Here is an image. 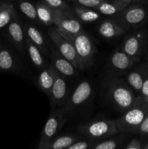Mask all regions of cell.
I'll return each mask as SVG.
<instances>
[{"label": "cell", "mask_w": 148, "mask_h": 149, "mask_svg": "<svg viewBox=\"0 0 148 149\" xmlns=\"http://www.w3.org/2000/svg\"><path fill=\"white\" fill-rule=\"evenodd\" d=\"M102 92L104 99L120 114L134 104L137 96L123 77L106 76L102 83Z\"/></svg>", "instance_id": "1"}, {"label": "cell", "mask_w": 148, "mask_h": 149, "mask_svg": "<svg viewBox=\"0 0 148 149\" xmlns=\"http://www.w3.org/2000/svg\"><path fill=\"white\" fill-rule=\"evenodd\" d=\"M57 29V28H56ZM64 38L69 41L75 48L80 63V70H86L94 64L97 47L92 38L84 31L78 33H71L57 29Z\"/></svg>", "instance_id": "2"}, {"label": "cell", "mask_w": 148, "mask_h": 149, "mask_svg": "<svg viewBox=\"0 0 148 149\" xmlns=\"http://www.w3.org/2000/svg\"><path fill=\"white\" fill-rule=\"evenodd\" d=\"M147 115L148 103L140 95H138L134 104L115 119L119 132L128 135L136 134Z\"/></svg>", "instance_id": "3"}, {"label": "cell", "mask_w": 148, "mask_h": 149, "mask_svg": "<svg viewBox=\"0 0 148 149\" xmlns=\"http://www.w3.org/2000/svg\"><path fill=\"white\" fill-rule=\"evenodd\" d=\"M76 130L84 138L95 141H102L119 133L115 119L105 118L81 124L77 127Z\"/></svg>", "instance_id": "4"}, {"label": "cell", "mask_w": 148, "mask_h": 149, "mask_svg": "<svg viewBox=\"0 0 148 149\" xmlns=\"http://www.w3.org/2000/svg\"><path fill=\"white\" fill-rule=\"evenodd\" d=\"M112 17L127 31L136 30L145 26L148 21V4L145 1L134 3Z\"/></svg>", "instance_id": "5"}, {"label": "cell", "mask_w": 148, "mask_h": 149, "mask_svg": "<svg viewBox=\"0 0 148 149\" xmlns=\"http://www.w3.org/2000/svg\"><path fill=\"white\" fill-rule=\"evenodd\" d=\"M148 42V28L145 26L128 31L123 37L120 49L129 56L141 60L145 55Z\"/></svg>", "instance_id": "6"}, {"label": "cell", "mask_w": 148, "mask_h": 149, "mask_svg": "<svg viewBox=\"0 0 148 149\" xmlns=\"http://www.w3.org/2000/svg\"><path fill=\"white\" fill-rule=\"evenodd\" d=\"M140 61L129 56L119 46L109 57L105 67L106 76L123 77Z\"/></svg>", "instance_id": "7"}, {"label": "cell", "mask_w": 148, "mask_h": 149, "mask_svg": "<svg viewBox=\"0 0 148 149\" xmlns=\"http://www.w3.org/2000/svg\"><path fill=\"white\" fill-rule=\"evenodd\" d=\"M93 86L89 80L84 79L80 81L69 95L66 103L62 108L67 116L69 117L73 112L85 106L93 97Z\"/></svg>", "instance_id": "8"}, {"label": "cell", "mask_w": 148, "mask_h": 149, "mask_svg": "<svg viewBox=\"0 0 148 149\" xmlns=\"http://www.w3.org/2000/svg\"><path fill=\"white\" fill-rule=\"evenodd\" d=\"M68 117L62 109H52L49 118L41 133L40 139L38 144V149H43L53 138L57 135L61 128L68 121Z\"/></svg>", "instance_id": "9"}, {"label": "cell", "mask_w": 148, "mask_h": 149, "mask_svg": "<svg viewBox=\"0 0 148 149\" xmlns=\"http://www.w3.org/2000/svg\"><path fill=\"white\" fill-rule=\"evenodd\" d=\"M47 32L49 39L56 47L59 53L63 55L70 62L72 63L77 69H79V61H78L75 48L73 46L72 44L69 41L67 40L65 38H64L57 30L56 28L50 26L48 28Z\"/></svg>", "instance_id": "10"}, {"label": "cell", "mask_w": 148, "mask_h": 149, "mask_svg": "<svg viewBox=\"0 0 148 149\" xmlns=\"http://www.w3.org/2000/svg\"><path fill=\"white\" fill-rule=\"evenodd\" d=\"M54 23L57 29L71 33L84 31L82 23L69 10H54Z\"/></svg>", "instance_id": "11"}, {"label": "cell", "mask_w": 148, "mask_h": 149, "mask_svg": "<svg viewBox=\"0 0 148 149\" xmlns=\"http://www.w3.org/2000/svg\"><path fill=\"white\" fill-rule=\"evenodd\" d=\"M5 28L7 29V35L10 42L20 55H24L26 52V36L23 23L20 21L18 15L15 16Z\"/></svg>", "instance_id": "12"}, {"label": "cell", "mask_w": 148, "mask_h": 149, "mask_svg": "<svg viewBox=\"0 0 148 149\" xmlns=\"http://www.w3.org/2000/svg\"><path fill=\"white\" fill-rule=\"evenodd\" d=\"M49 57L51 65L59 74L65 77H75L77 74V68L72 63L59 53L52 42L49 44Z\"/></svg>", "instance_id": "13"}, {"label": "cell", "mask_w": 148, "mask_h": 149, "mask_svg": "<svg viewBox=\"0 0 148 149\" xmlns=\"http://www.w3.org/2000/svg\"><path fill=\"white\" fill-rule=\"evenodd\" d=\"M69 96L68 87L65 77L57 73L49 97L52 109H62L66 103Z\"/></svg>", "instance_id": "14"}, {"label": "cell", "mask_w": 148, "mask_h": 149, "mask_svg": "<svg viewBox=\"0 0 148 149\" xmlns=\"http://www.w3.org/2000/svg\"><path fill=\"white\" fill-rule=\"evenodd\" d=\"M147 74L148 65L145 62L137 65L136 64L123 76V78L126 80L133 93L138 95L140 94L142 84Z\"/></svg>", "instance_id": "15"}, {"label": "cell", "mask_w": 148, "mask_h": 149, "mask_svg": "<svg viewBox=\"0 0 148 149\" xmlns=\"http://www.w3.org/2000/svg\"><path fill=\"white\" fill-rule=\"evenodd\" d=\"M97 32L103 39L112 40L124 36L128 31L114 17H109L100 22L97 26Z\"/></svg>", "instance_id": "16"}, {"label": "cell", "mask_w": 148, "mask_h": 149, "mask_svg": "<svg viewBox=\"0 0 148 149\" xmlns=\"http://www.w3.org/2000/svg\"><path fill=\"white\" fill-rule=\"evenodd\" d=\"M25 36L38 47L44 55H49V44L38 25L30 21L23 23Z\"/></svg>", "instance_id": "17"}, {"label": "cell", "mask_w": 148, "mask_h": 149, "mask_svg": "<svg viewBox=\"0 0 148 149\" xmlns=\"http://www.w3.org/2000/svg\"><path fill=\"white\" fill-rule=\"evenodd\" d=\"M57 75V71L52 65H48L44 68L41 70L36 79V84L39 90L49 96L56 79Z\"/></svg>", "instance_id": "18"}, {"label": "cell", "mask_w": 148, "mask_h": 149, "mask_svg": "<svg viewBox=\"0 0 148 149\" xmlns=\"http://www.w3.org/2000/svg\"><path fill=\"white\" fill-rule=\"evenodd\" d=\"M19 65L18 58L12 50L5 46L0 47V71L15 73Z\"/></svg>", "instance_id": "19"}, {"label": "cell", "mask_w": 148, "mask_h": 149, "mask_svg": "<svg viewBox=\"0 0 148 149\" xmlns=\"http://www.w3.org/2000/svg\"><path fill=\"white\" fill-rule=\"evenodd\" d=\"M71 11L82 23H94L101 20L102 15L91 7L74 5L71 7Z\"/></svg>", "instance_id": "20"}, {"label": "cell", "mask_w": 148, "mask_h": 149, "mask_svg": "<svg viewBox=\"0 0 148 149\" xmlns=\"http://www.w3.org/2000/svg\"><path fill=\"white\" fill-rule=\"evenodd\" d=\"M25 47L26 52L27 53L29 59L37 69L41 71L49 65L44 58V55L42 53L40 49L26 36L25 40Z\"/></svg>", "instance_id": "21"}, {"label": "cell", "mask_w": 148, "mask_h": 149, "mask_svg": "<svg viewBox=\"0 0 148 149\" xmlns=\"http://www.w3.org/2000/svg\"><path fill=\"white\" fill-rule=\"evenodd\" d=\"M84 137L80 134H64L57 135L43 149H68L70 146Z\"/></svg>", "instance_id": "22"}, {"label": "cell", "mask_w": 148, "mask_h": 149, "mask_svg": "<svg viewBox=\"0 0 148 149\" xmlns=\"http://www.w3.org/2000/svg\"><path fill=\"white\" fill-rule=\"evenodd\" d=\"M17 15L13 0H0V30L5 28Z\"/></svg>", "instance_id": "23"}, {"label": "cell", "mask_w": 148, "mask_h": 149, "mask_svg": "<svg viewBox=\"0 0 148 149\" xmlns=\"http://www.w3.org/2000/svg\"><path fill=\"white\" fill-rule=\"evenodd\" d=\"M128 134L120 133L97 141L92 149H115L124 148V144L128 139Z\"/></svg>", "instance_id": "24"}, {"label": "cell", "mask_w": 148, "mask_h": 149, "mask_svg": "<svg viewBox=\"0 0 148 149\" xmlns=\"http://www.w3.org/2000/svg\"><path fill=\"white\" fill-rule=\"evenodd\" d=\"M37 18L39 23L44 26L50 27L55 25L54 23V10L46 4L37 1L35 3Z\"/></svg>", "instance_id": "25"}, {"label": "cell", "mask_w": 148, "mask_h": 149, "mask_svg": "<svg viewBox=\"0 0 148 149\" xmlns=\"http://www.w3.org/2000/svg\"><path fill=\"white\" fill-rule=\"evenodd\" d=\"M17 7L19 10L24 15L25 17L32 23L39 26L40 23L37 18L36 8L35 4L32 3L30 0H15Z\"/></svg>", "instance_id": "26"}, {"label": "cell", "mask_w": 148, "mask_h": 149, "mask_svg": "<svg viewBox=\"0 0 148 149\" xmlns=\"http://www.w3.org/2000/svg\"><path fill=\"white\" fill-rule=\"evenodd\" d=\"M94 9L97 10V12H99L102 15H106L109 16V17L115 16L123 10L120 6L115 4L113 0L104 1V2L101 3L97 7H94Z\"/></svg>", "instance_id": "27"}, {"label": "cell", "mask_w": 148, "mask_h": 149, "mask_svg": "<svg viewBox=\"0 0 148 149\" xmlns=\"http://www.w3.org/2000/svg\"><path fill=\"white\" fill-rule=\"evenodd\" d=\"M39 1L46 4L53 10H71V6L65 0H39Z\"/></svg>", "instance_id": "28"}, {"label": "cell", "mask_w": 148, "mask_h": 149, "mask_svg": "<svg viewBox=\"0 0 148 149\" xmlns=\"http://www.w3.org/2000/svg\"><path fill=\"white\" fill-rule=\"evenodd\" d=\"M97 141L94 140L84 138L80 139L70 146L68 149H92Z\"/></svg>", "instance_id": "29"}, {"label": "cell", "mask_w": 148, "mask_h": 149, "mask_svg": "<svg viewBox=\"0 0 148 149\" xmlns=\"http://www.w3.org/2000/svg\"><path fill=\"white\" fill-rule=\"evenodd\" d=\"M68 1L72 2L74 5L84 6V7L94 8L104 1H111V0H68Z\"/></svg>", "instance_id": "30"}, {"label": "cell", "mask_w": 148, "mask_h": 149, "mask_svg": "<svg viewBox=\"0 0 148 149\" xmlns=\"http://www.w3.org/2000/svg\"><path fill=\"white\" fill-rule=\"evenodd\" d=\"M145 143L142 140L139 138H132L126 146H125V149H144Z\"/></svg>", "instance_id": "31"}, {"label": "cell", "mask_w": 148, "mask_h": 149, "mask_svg": "<svg viewBox=\"0 0 148 149\" xmlns=\"http://www.w3.org/2000/svg\"><path fill=\"white\" fill-rule=\"evenodd\" d=\"M136 134L142 137H148V115L138 128Z\"/></svg>", "instance_id": "32"}, {"label": "cell", "mask_w": 148, "mask_h": 149, "mask_svg": "<svg viewBox=\"0 0 148 149\" xmlns=\"http://www.w3.org/2000/svg\"><path fill=\"white\" fill-rule=\"evenodd\" d=\"M139 95L148 103V74L147 75L146 78H145V81H144L142 87V90H141L140 94Z\"/></svg>", "instance_id": "33"}, {"label": "cell", "mask_w": 148, "mask_h": 149, "mask_svg": "<svg viewBox=\"0 0 148 149\" xmlns=\"http://www.w3.org/2000/svg\"><path fill=\"white\" fill-rule=\"evenodd\" d=\"M115 4H117L118 5L120 6L121 8H123L124 10L126 7H129V5L132 4H134V3L140 2L142 1H139V0H113ZM145 1V0H144Z\"/></svg>", "instance_id": "34"}, {"label": "cell", "mask_w": 148, "mask_h": 149, "mask_svg": "<svg viewBox=\"0 0 148 149\" xmlns=\"http://www.w3.org/2000/svg\"><path fill=\"white\" fill-rule=\"evenodd\" d=\"M145 56H146V63L148 65V42H147V46L146 52H145Z\"/></svg>", "instance_id": "35"}, {"label": "cell", "mask_w": 148, "mask_h": 149, "mask_svg": "<svg viewBox=\"0 0 148 149\" xmlns=\"http://www.w3.org/2000/svg\"><path fill=\"white\" fill-rule=\"evenodd\" d=\"M144 149H148V142L145 143V146H144Z\"/></svg>", "instance_id": "36"}, {"label": "cell", "mask_w": 148, "mask_h": 149, "mask_svg": "<svg viewBox=\"0 0 148 149\" xmlns=\"http://www.w3.org/2000/svg\"><path fill=\"white\" fill-rule=\"evenodd\" d=\"M139 1H144V0H139Z\"/></svg>", "instance_id": "37"}]
</instances>
